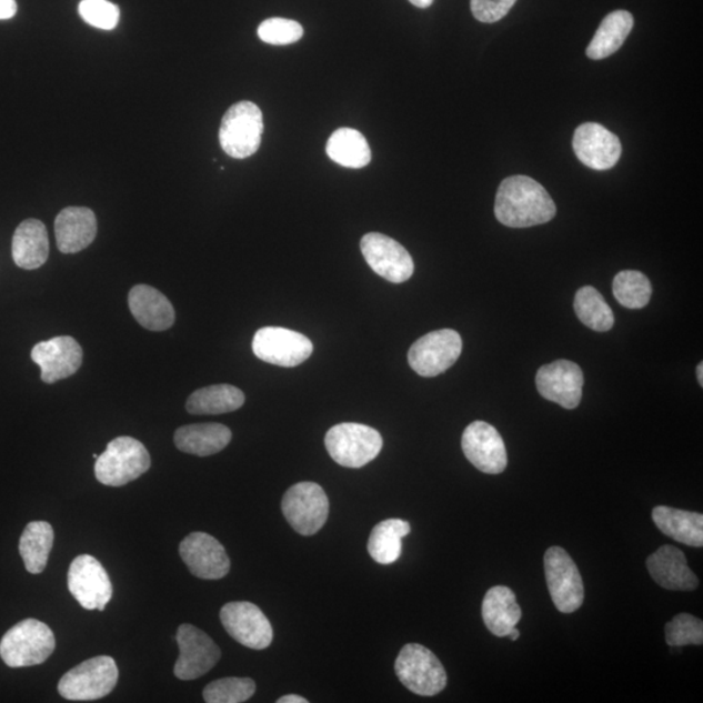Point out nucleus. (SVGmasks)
<instances>
[{
  "label": "nucleus",
  "mask_w": 703,
  "mask_h": 703,
  "mask_svg": "<svg viewBox=\"0 0 703 703\" xmlns=\"http://www.w3.org/2000/svg\"><path fill=\"white\" fill-rule=\"evenodd\" d=\"M556 207L549 192L532 178L516 175L506 178L499 185L495 199V217L511 229L553 221Z\"/></svg>",
  "instance_id": "nucleus-1"
},
{
  "label": "nucleus",
  "mask_w": 703,
  "mask_h": 703,
  "mask_svg": "<svg viewBox=\"0 0 703 703\" xmlns=\"http://www.w3.org/2000/svg\"><path fill=\"white\" fill-rule=\"evenodd\" d=\"M54 633L37 619H26L13 625L0 641V657L11 669L42 664L54 653Z\"/></svg>",
  "instance_id": "nucleus-2"
},
{
  "label": "nucleus",
  "mask_w": 703,
  "mask_h": 703,
  "mask_svg": "<svg viewBox=\"0 0 703 703\" xmlns=\"http://www.w3.org/2000/svg\"><path fill=\"white\" fill-rule=\"evenodd\" d=\"M151 459L145 445L131 436H119L96 459V478L102 485L120 488L147 473Z\"/></svg>",
  "instance_id": "nucleus-3"
},
{
  "label": "nucleus",
  "mask_w": 703,
  "mask_h": 703,
  "mask_svg": "<svg viewBox=\"0 0 703 703\" xmlns=\"http://www.w3.org/2000/svg\"><path fill=\"white\" fill-rule=\"evenodd\" d=\"M263 133L262 111L253 102L241 101L224 113L219 142L227 155L245 160L259 151Z\"/></svg>",
  "instance_id": "nucleus-4"
},
{
  "label": "nucleus",
  "mask_w": 703,
  "mask_h": 703,
  "mask_svg": "<svg viewBox=\"0 0 703 703\" xmlns=\"http://www.w3.org/2000/svg\"><path fill=\"white\" fill-rule=\"evenodd\" d=\"M329 455L339 465L358 469L373 461L383 448L382 435L378 430L345 422L331 428L324 438Z\"/></svg>",
  "instance_id": "nucleus-5"
},
{
  "label": "nucleus",
  "mask_w": 703,
  "mask_h": 703,
  "mask_svg": "<svg viewBox=\"0 0 703 703\" xmlns=\"http://www.w3.org/2000/svg\"><path fill=\"white\" fill-rule=\"evenodd\" d=\"M119 670L111 656H94L68 671L58 691L70 701H94L109 695L117 686Z\"/></svg>",
  "instance_id": "nucleus-6"
},
{
  "label": "nucleus",
  "mask_w": 703,
  "mask_h": 703,
  "mask_svg": "<svg viewBox=\"0 0 703 703\" xmlns=\"http://www.w3.org/2000/svg\"><path fill=\"white\" fill-rule=\"evenodd\" d=\"M396 675L414 694L432 697L448 685V674L433 652L419 644H408L395 662Z\"/></svg>",
  "instance_id": "nucleus-7"
},
{
  "label": "nucleus",
  "mask_w": 703,
  "mask_h": 703,
  "mask_svg": "<svg viewBox=\"0 0 703 703\" xmlns=\"http://www.w3.org/2000/svg\"><path fill=\"white\" fill-rule=\"evenodd\" d=\"M282 511L294 531L301 535H313L327 524L330 502L319 483L300 482L287 490Z\"/></svg>",
  "instance_id": "nucleus-8"
},
{
  "label": "nucleus",
  "mask_w": 703,
  "mask_h": 703,
  "mask_svg": "<svg viewBox=\"0 0 703 703\" xmlns=\"http://www.w3.org/2000/svg\"><path fill=\"white\" fill-rule=\"evenodd\" d=\"M544 574L551 600L563 614L578 611L585 600L584 581L576 563L562 548H550L544 554Z\"/></svg>",
  "instance_id": "nucleus-9"
},
{
  "label": "nucleus",
  "mask_w": 703,
  "mask_h": 703,
  "mask_svg": "<svg viewBox=\"0 0 703 703\" xmlns=\"http://www.w3.org/2000/svg\"><path fill=\"white\" fill-rule=\"evenodd\" d=\"M461 350L463 342L455 330L432 331L413 343L408 352V362L419 375L436 376L455 364Z\"/></svg>",
  "instance_id": "nucleus-10"
},
{
  "label": "nucleus",
  "mask_w": 703,
  "mask_h": 703,
  "mask_svg": "<svg viewBox=\"0 0 703 703\" xmlns=\"http://www.w3.org/2000/svg\"><path fill=\"white\" fill-rule=\"evenodd\" d=\"M252 348L257 358L282 368L301 365L313 353V343L305 335L272 327L255 332Z\"/></svg>",
  "instance_id": "nucleus-11"
},
{
  "label": "nucleus",
  "mask_w": 703,
  "mask_h": 703,
  "mask_svg": "<svg viewBox=\"0 0 703 703\" xmlns=\"http://www.w3.org/2000/svg\"><path fill=\"white\" fill-rule=\"evenodd\" d=\"M361 252L369 267L391 283H404L414 272L412 255L396 240L370 232L361 239Z\"/></svg>",
  "instance_id": "nucleus-12"
},
{
  "label": "nucleus",
  "mask_w": 703,
  "mask_h": 703,
  "mask_svg": "<svg viewBox=\"0 0 703 703\" xmlns=\"http://www.w3.org/2000/svg\"><path fill=\"white\" fill-rule=\"evenodd\" d=\"M68 589L87 610L103 611L112 599L109 573L92 555H80L68 571Z\"/></svg>",
  "instance_id": "nucleus-13"
},
{
  "label": "nucleus",
  "mask_w": 703,
  "mask_h": 703,
  "mask_svg": "<svg viewBox=\"0 0 703 703\" xmlns=\"http://www.w3.org/2000/svg\"><path fill=\"white\" fill-rule=\"evenodd\" d=\"M177 642L180 655L173 674L180 680H195L207 675L221 660V649L205 632L195 629L194 625H180Z\"/></svg>",
  "instance_id": "nucleus-14"
},
{
  "label": "nucleus",
  "mask_w": 703,
  "mask_h": 703,
  "mask_svg": "<svg viewBox=\"0 0 703 703\" xmlns=\"http://www.w3.org/2000/svg\"><path fill=\"white\" fill-rule=\"evenodd\" d=\"M221 622L234 641L249 649H267L274 637L269 619L251 602L224 604L221 610Z\"/></svg>",
  "instance_id": "nucleus-15"
},
{
  "label": "nucleus",
  "mask_w": 703,
  "mask_h": 703,
  "mask_svg": "<svg viewBox=\"0 0 703 703\" xmlns=\"http://www.w3.org/2000/svg\"><path fill=\"white\" fill-rule=\"evenodd\" d=\"M180 556L193 576L221 580L229 574L231 562L221 542L213 535L194 532L180 543Z\"/></svg>",
  "instance_id": "nucleus-16"
},
{
  "label": "nucleus",
  "mask_w": 703,
  "mask_h": 703,
  "mask_svg": "<svg viewBox=\"0 0 703 703\" xmlns=\"http://www.w3.org/2000/svg\"><path fill=\"white\" fill-rule=\"evenodd\" d=\"M461 448L465 458L483 473H503L509 464L503 438L488 422H472L465 429Z\"/></svg>",
  "instance_id": "nucleus-17"
},
{
  "label": "nucleus",
  "mask_w": 703,
  "mask_h": 703,
  "mask_svg": "<svg viewBox=\"0 0 703 703\" xmlns=\"http://www.w3.org/2000/svg\"><path fill=\"white\" fill-rule=\"evenodd\" d=\"M535 383L542 398L574 410L581 403L584 373L574 362L558 360L539 370Z\"/></svg>",
  "instance_id": "nucleus-18"
},
{
  "label": "nucleus",
  "mask_w": 703,
  "mask_h": 703,
  "mask_svg": "<svg viewBox=\"0 0 703 703\" xmlns=\"http://www.w3.org/2000/svg\"><path fill=\"white\" fill-rule=\"evenodd\" d=\"M572 145L580 162L596 171L614 168L622 155L617 135L599 123L581 124L574 132Z\"/></svg>",
  "instance_id": "nucleus-19"
},
{
  "label": "nucleus",
  "mask_w": 703,
  "mask_h": 703,
  "mask_svg": "<svg viewBox=\"0 0 703 703\" xmlns=\"http://www.w3.org/2000/svg\"><path fill=\"white\" fill-rule=\"evenodd\" d=\"M82 348L71 337H57L34 345L32 360L41 368V380L52 384L78 373Z\"/></svg>",
  "instance_id": "nucleus-20"
},
{
  "label": "nucleus",
  "mask_w": 703,
  "mask_h": 703,
  "mask_svg": "<svg viewBox=\"0 0 703 703\" xmlns=\"http://www.w3.org/2000/svg\"><path fill=\"white\" fill-rule=\"evenodd\" d=\"M646 565L650 576L667 591L692 592L699 587V579L687 565L683 551L671 544L650 555Z\"/></svg>",
  "instance_id": "nucleus-21"
},
{
  "label": "nucleus",
  "mask_w": 703,
  "mask_h": 703,
  "mask_svg": "<svg viewBox=\"0 0 703 703\" xmlns=\"http://www.w3.org/2000/svg\"><path fill=\"white\" fill-rule=\"evenodd\" d=\"M97 231L96 214L88 208H67L56 219L57 244L64 254L84 251L93 243Z\"/></svg>",
  "instance_id": "nucleus-22"
},
{
  "label": "nucleus",
  "mask_w": 703,
  "mask_h": 703,
  "mask_svg": "<svg viewBox=\"0 0 703 703\" xmlns=\"http://www.w3.org/2000/svg\"><path fill=\"white\" fill-rule=\"evenodd\" d=\"M131 313L142 328L164 331L175 323V309L164 294L147 284L134 285L128 297Z\"/></svg>",
  "instance_id": "nucleus-23"
},
{
  "label": "nucleus",
  "mask_w": 703,
  "mask_h": 703,
  "mask_svg": "<svg viewBox=\"0 0 703 703\" xmlns=\"http://www.w3.org/2000/svg\"><path fill=\"white\" fill-rule=\"evenodd\" d=\"M50 245L47 227L37 219L22 222L12 239V259L20 269L36 270L49 259Z\"/></svg>",
  "instance_id": "nucleus-24"
},
{
  "label": "nucleus",
  "mask_w": 703,
  "mask_h": 703,
  "mask_svg": "<svg viewBox=\"0 0 703 703\" xmlns=\"http://www.w3.org/2000/svg\"><path fill=\"white\" fill-rule=\"evenodd\" d=\"M232 440L231 430L222 423H194L177 430L173 441L181 452L207 458L223 451Z\"/></svg>",
  "instance_id": "nucleus-25"
},
{
  "label": "nucleus",
  "mask_w": 703,
  "mask_h": 703,
  "mask_svg": "<svg viewBox=\"0 0 703 703\" xmlns=\"http://www.w3.org/2000/svg\"><path fill=\"white\" fill-rule=\"evenodd\" d=\"M523 611L516 595L506 586L491 587L482 602V619L486 629L496 637H506L516 629Z\"/></svg>",
  "instance_id": "nucleus-26"
},
{
  "label": "nucleus",
  "mask_w": 703,
  "mask_h": 703,
  "mask_svg": "<svg viewBox=\"0 0 703 703\" xmlns=\"http://www.w3.org/2000/svg\"><path fill=\"white\" fill-rule=\"evenodd\" d=\"M653 521L656 528L670 539L692 548L703 546L702 513L660 505L653 511Z\"/></svg>",
  "instance_id": "nucleus-27"
},
{
  "label": "nucleus",
  "mask_w": 703,
  "mask_h": 703,
  "mask_svg": "<svg viewBox=\"0 0 703 703\" xmlns=\"http://www.w3.org/2000/svg\"><path fill=\"white\" fill-rule=\"evenodd\" d=\"M634 26V19L629 11H615L603 19L593 40L586 49L587 58L601 60L609 58L623 47Z\"/></svg>",
  "instance_id": "nucleus-28"
},
{
  "label": "nucleus",
  "mask_w": 703,
  "mask_h": 703,
  "mask_svg": "<svg viewBox=\"0 0 703 703\" xmlns=\"http://www.w3.org/2000/svg\"><path fill=\"white\" fill-rule=\"evenodd\" d=\"M245 403L244 392L231 384H214L194 391L187 400L191 414H224L240 410Z\"/></svg>",
  "instance_id": "nucleus-29"
},
{
  "label": "nucleus",
  "mask_w": 703,
  "mask_h": 703,
  "mask_svg": "<svg viewBox=\"0 0 703 703\" xmlns=\"http://www.w3.org/2000/svg\"><path fill=\"white\" fill-rule=\"evenodd\" d=\"M327 153L331 161L347 169H362L372 161L365 135L352 128H340L328 141Z\"/></svg>",
  "instance_id": "nucleus-30"
},
{
  "label": "nucleus",
  "mask_w": 703,
  "mask_h": 703,
  "mask_svg": "<svg viewBox=\"0 0 703 703\" xmlns=\"http://www.w3.org/2000/svg\"><path fill=\"white\" fill-rule=\"evenodd\" d=\"M54 544V529L47 521H32L22 532L19 551L29 573L40 574L47 569Z\"/></svg>",
  "instance_id": "nucleus-31"
},
{
  "label": "nucleus",
  "mask_w": 703,
  "mask_h": 703,
  "mask_svg": "<svg viewBox=\"0 0 703 703\" xmlns=\"http://www.w3.org/2000/svg\"><path fill=\"white\" fill-rule=\"evenodd\" d=\"M411 533V525L404 520L389 519L374 526L370 534L368 550L370 556L380 564H392L402 555L404 536Z\"/></svg>",
  "instance_id": "nucleus-32"
},
{
  "label": "nucleus",
  "mask_w": 703,
  "mask_h": 703,
  "mask_svg": "<svg viewBox=\"0 0 703 703\" xmlns=\"http://www.w3.org/2000/svg\"><path fill=\"white\" fill-rule=\"evenodd\" d=\"M574 312L589 329L606 332L614 327V313L594 287H582L574 298Z\"/></svg>",
  "instance_id": "nucleus-33"
},
{
  "label": "nucleus",
  "mask_w": 703,
  "mask_h": 703,
  "mask_svg": "<svg viewBox=\"0 0 703 703\" xmlns=\"http://www.w3.org/2000/svg\"><path fill=\"white\" fill-rule=\"evenodd\" d=\"M612 292L619 304L626 309H642L652 299V283L636 270L620 271L612 283Z\"/></svg>",
  "instance_id": "nucleus-34"
},
{
  "label": "nucleus",
  "mask_w": 703,
  "mask_h": 703,
  "mask_svg": "<svg viewBox=\"0 0 703 703\" xmlns=\"http://www.w3.org/2000/svg\"><path fill=\"white\" fill-rule=\"evenodd\" d=\"M255 693V683L249 677H224L215 680L203 690L208 703L247 702Z\"/></svg>",
  "instance_id": "nucleus-35"
},
{
  "label": "nucleus",
  "mask_w": 703,
  "mask_h": 703,
  "mask_svg": "<svg viewBox=\"0 0 703 703\" xmlns=\"http://www.w3.org/2000/svg\"><path fill=\"white\" fill-rule=\"evenodd\" d=\"M666 642L672 647L702 645V620L691 614L676 615L666 624Z\"/></svg>",
  "instance_id": "nucleus-36"
},
{
  "label": "nucleus",
  "mask_w": 703,
  "mask_h": 703,
  "mask_svg": "<svg viewBox=\"0 0 703 703\" xmlns=\"http://www.w3.org/2000/svg\"><path fill=\"white\" fill-rule=\"evenodd\" d=\"M263 42L274 44V47H285L301 40L304 29L298 21L272 18L264 20L257 30Z\"/></svg>",
  "instance_id": "nucleus-37"
},
{
  "label": "nucleus",
  "mask_w": 703,
  "mask_h": 703,
  "mask_svg": "<svg viewBox=\"0 0 703 703\" xmlns=\"http://www.w3.org/2000/svg\"><path fill=\"white\" fill-rule=\"evenodd\" d=\"M79 13L87 24L98 29H116L120 20L118 6L109 0H82Z\"/></svg>",
  "instance_id": "nucleus-38"
},
{
  "label": "nucleus",
  "mask_w": 703,
  "mask_h": 703,
  "mask_svg": "<svg viewBox=\"0 0 703 703\" xmlns=\"http://www.w3.org/2000/svg\"><path fill=\"white\" fill-rule=\"evenodd\" d=\"M518 0H471L473 17L486 24L502 20L512 10Z\"/></svg>",
  "instance_id": "nucleus-39"
},
{
  "label": "nucleus",
  "mask_w": 703,
  "mask_h": 703,
  "mask_svg": "<svg viewBox=\"0 0 703 703\" xmlns=\"http://www.w3.org/2000/svg\"><path fill=\"white\" fill-rule=\"evenodd\" d=\"M17 12V0H0V20L12 19Z\"/></svg>",
  "instance_id": "nucleus-40"
},
{
  "label": "nucleus",
  "mask_w": 703,
  "mask_h": 703,
  "mask_svg": "<svg viewBox=\"0 0 703 703\" xmlns=\"http://www.w3.org/2000/svg\"><path fill=\"white\" fill-rule=\"evenodd\" d=\"M277 702L278 703H308V700H305L304 697H301V695H298V694H289V695H283V697L279 699Z\"/></svg>",
  "instance_id": "nucleus-41"
},
{
  "label": "nucleus",
  "mask_w": 703,
  "mask_h": 703,
  "mask_svg": "<svg viewBox=\"0 0 703 703\" xmlns=\"http://www.w3.org/2000/svg\"><path fill=\"white\" fill-rule=\"evenodd\" d=\"M410 2L419 7V9H428V7L433 4L434 0H410Z\"/></svg>",
  "instance_id": "nucleus-42"
},
{
  "label": "nucleus",
  "mask_w": 703,
  "mask_h": 703,
  "mask_svg": "<svg viewBox=\"0 0 703 703\" xmlns=\"http://www.w3.org/2000/svg\"><path fill=\"white\" fill-rule=\"evenodd\" d=\"M506 637H510V639H511V641H518V640H519V637H520V632H519V630H518V629H513V630L510 632L509 636H506Z\"/></svg>",
  "instance_id": "nucleus-43"
},
{
  "label": "nucleus",
  "mask_w": 703,
  "mask_h": 703,
  "mask_svg": "<svg viewBox=\"0 0 703 703\" xmlns=\"http://www.w3.org/2000/svg\"><path fill=\"white\" fill-rule=\"evenodd\" d=\"M703 364H700L697 368V378L701 385H703Z\"/></svg>",
  "instance_id": "nucleus-44"
}]
</instances>
